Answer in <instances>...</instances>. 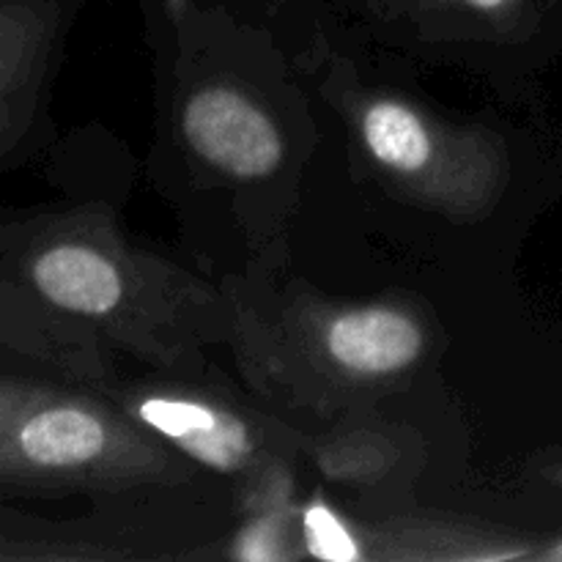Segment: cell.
Returning a JSON list of instances; mask_svg holds the SVG:
<instances>
[{
    "instance_id": "1",
    "label": "cell",
    "mask_w": 562,
    "mask_h": 562,
    "mask_svg": "<svg viewBox=\"0 0 562 562\" xmlns=\"http://www.w3.org/2000/svg\"><path fill=\"white\" fill-rule=\"evenodd\" d=\"M132 431L108 409L58 395L3 398V472L38 483H75L124 470Z\"/></svg>"
},
{
    "instance_id": "2",
    "label": "cell",
    "mask_w": 562,
    "mask_h": 562,
    "mask_svg": "<svg viewBox=\"0 0 562 562\" xmlns=\"http://www.w3.org/2000/svg\"><path fill=\"white\" fill-rule=\"evenodd\" d=\"M181 132L192 151L234 179H263L280 168L283 135L261 104L228 86H206L187 99Z\"/></svg>"
},
{
    "instance_id": "3",
    "label": "cell",
    "mask_w": 562,
    "mask_h": 562,
    "mask_svg": "<svg viewBox=\"0 0 562 562\" xmlns=\"http://www.w3.org/2000/svg\"><path fill=\"white\" fill-rule=\"evenodd\" d=\"M324 355L357 379H384L420 360L426 335L409 313L390 305L349 307L322 329Z\"/></svg>"
},
{
    "instance_id": "4",
    "label": "cell",
    "mask_w": 562,
    "mask_h": 562,
    "mask_svg": "<svg viewBox=\"0 0 562 562\" xmlns=\"http://www.w3.org/2000/svg\"><path fill=\"white\" fill-rule=\"evenodd\" d=\"M135 417L181 453L220 472H241L256 461L258 448L250 428L228 409L184 395H143Z\"/></svg>"
},
{
    "instance_id": "5",
    "label": "cell",
    "mask_w": 562,
    "mask_h": 562,
    "mask_svg": "<svg viewBox=\"0 0 562 562\" xmlns=\"http://www.w3.org/2000/svg\"><path fill=\"white\" fill-rule=\"evenodd\" d=\"M31 283L49 305L86 318H108L130 294L115 258L77 239L38 250L31 261Z\"/></svg>"
},
{
    "instance_id": "6",
    "label": "cell",
    "mask_w": 562,
    "mask_h": 562,
    "mask_svg": "<svg viewBox=\"0 0 562 562\" xmlns=\"http://www.w3.org/2000/svg\"><path fill=\"white\" fill-rule=\"evenodd\" d=\"M362 140L382 168L417 176L437 162V137L409 104L398 99H373L360 119Z\"/></svg>"
},
{
    "instance_id": "7",
    "label": "cell",
    "mask_w": 562,
    "mask_h": 562,
    "mask_svg": "<svg viewBox=\"0 0 562 562\" xmlns=\"http://www.w3.org/2000/svg\"><path fill=\"white\" fill-rule=\"evenodd\" d=\"M307 527V549H311L316 558H329V560H355L357 549L351 543V538L346 536L344 527L338 525L333 514L327 508H313L305 516Z\"/></svg>"
},
{
    "instance_id": "8",
    "label": "cell",
    "mask_w": 562,
    "mask_h": 562,
    "mask_svg": "<svg viewBox=\"0 0 562 562\" xmlns=\"http://www.w3.org/2000/svg\"><path fill=\"white\" fill-rule=\"evenodd\" d=\"M467 3L477 11H497V9H503L508 0H467Z\"/></svg>"
},
{
    "instance_id": "9",
    "label": "cell",
    "mask_w": 562,
    "mask_h": 562,
    "mask_svg": "<svg viewBox=\"0 0 562 562\" xmlns=\"http://www.w3.org/2000/svg\"><path fill=\"white\" fill-rule=\"evenodd\" d=\"M560 558H562V549H560Z\"/></svg>"
}]
</instances>
